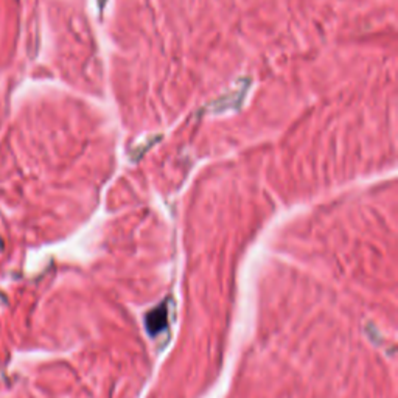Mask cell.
Returning a JSON list of instances; mask_svg holds the SVG:
<instances>
[{
	"label": "cell",
	"instance_id": "1",
	"mask_svg": "<svg viewBox=\"0 0 398 398\" xmlns=\"http://www.w3.org/2000/svg\"><path fill=\"white\" fill-rule=\"evenodd\" d=\"M165 323H167V309L162 305L153 309V311H150V314L146 316V328H148L151 334L159 333L165 327Z\"/></svg>",
	"mask_w": 398,
	"mask_h": 398
}]
</instances>
